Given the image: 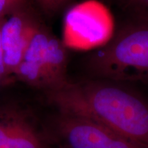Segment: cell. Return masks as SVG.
Masks as SVG:
<instances>
[{
	"label": "cell",
	"mask_w": 148,
	"mask_h": 148,
	"mask_svg": "<svg viewBox=\"0 0 148 148\" xmlns=\"http://www.w3.org/2000/svg\"><path fill=\"white\" fill-rule=\"evenodd\" d=\"M96 78L120 82H148V18L133 17L88 57Z\"/></svg>",
	"instance_id": "cell-2"
},
{
	"label": "cell",
	"mask_w": 148,
	"mask_h": 148,
	"mask_svg": "<svg viewBox=\"0 0 148 148\" xmlns=\"http://www.w3.org/2000/svg\"><path fill=\"white\" fill-rule=\"evenodd\" d=\"M0 148H55L47 125L14 103L0 104Z\"/></svg>",
	"instance_id": "cell-5"
},
{
	"label": "cell",
	"mask_w": 148,
	"mask_h": 148,
	"mask_svg": "<svg viewBox=\"0 0 148 148\" xmlns=\"http://www.w3.org/2000/svg\"><path fill=\"white\" fill-rule=\"evenodd\" d=\"M134 17L148 18V0H124Z\"/></svg>",
	"instance_id": "cell-8"
},
{
	"label": "cell",
	"mask_w": 148,
	"mask_h": 148,
	"mask_svg": "<svg viewBox=\"0 0 148 148\" xmlns=\"http://www.w3.org/2000/svg\"><path fill=\"white\" fill-rule=\"evenodd\" d=\"M71 0H52V10L58 9Z\"/></svg>",
	"instance_id": "cell-12"
},
{
	"label": "cell",
	"mask_w": 148,
	"mask_h": 148,
	"mask_svg": "<svg viewBox=\"0 0 148 148\" xmlns=\"http://www.w3.org/2000/svg\"><path fill=\"white\" fill-rule=\"evenodd\" d=\"M25 0H0V19L21 8Z\"/></svg>",
	"instance_id": "cell-9"
},
{
	"label": "cell",
	"mask_w": 148,
	"mask_h": 148,
	"mask_svg": "<svg viewBox=\"0 0 148 148\" xmlns=\"http://www.w3.org/2000/svg\"><path fill=\"white\" fill-rule=\"evenodd\" d=\"M38 27L20 9L11 13L8 19L3 20L1 27V40L7 74L15 73Z\"/></svg>",
	"instance_id": "cell-6"
},
{
	"label": "cell",
	"mask_w": 148,
	"mask_h": 148,
	"mask_svg": "<svg viewBox=\"0 0 148 148\" xmlns=\"http://www.w3.org/2000/svg\"><path fill=\"white\" fill-rule=\"evenodd\" d=\"M111 28L110 14L104 5L88 0L67 12L62 42L66 47L78 49L103 45L111 37Z\"/></svg>",
	"instance_id": "cell-4"
},
{
	"label": "cell",
	"mask_w": 148,
	"mask_h": 148,
	"mask_svg": "<svg viewBox=\"0 0 148 148\" xmlns=\"http://www.w3.org/2000/svg\"><path fill=\"white\" fill-rule=\"evenodd\" d=\"M45 93L57 111L93 120L148 148V99L126 83L95 78Z\"/></svg>",
	"instance_id": "cell-1"
},
{
	"label": "cell",
	"mask_w": 148,
	"mask_h": 148,
	"mask_svg": "<svg viewBox=\"0 0 148 148\" xmlns=\"http://www.w3.org/2000/svg\"><path fill=\"white\" fill-rule=\"evenodd\" d=\"M46 125L55 148H144L93 120L60 111Z\"/></svg>",
	"instance_id": "cell-3"
},
{
	"label": "cell",
	"mask_w": 148,
	"mask_h": 148,
	"mask_svg": "<svg viewBox=\"0 0 148 148\" xmlns=\"http://www.w3.org/2000/svg\"><path fill=\"white\" fill-rule=\"evenodd\" d=\"M3 20H4V18L0 19V78L3 77L7 74L6 71H5L4 60H3V51L1 40V27Z\"/></svg>",
	"instance_id": "cell-10"
},
{
	"label": "cell",
	"mask_w": 148,
	"mask_h": 148,
	"mask_svg": "<svg viewBox=\"0 0 148 148\" xmlns=\"http://www.w3.org/2000/svg\"><path fill=\"white\" fill-rule=\"evenodd\" d=\"M43 8L52 10V0H37Z\"/></svg>",
	"instance_id": "cell-11"
},
{
	"label": "cell",
	"mask_w": 148,
	"mask_h": 148,
	"mask_svg": "<svg viewBox=\"0 0 148 148\" xmlns=\"http://www.w3.org/2000/svg\"><path fill=\"white\" fill-rule=\"evenodd\" d=\"M50 36L51 35L47 31H43L38 27L27 46L23 60L22 61L40 69L42 72L45 77V92L48 89L45 62Z\"/></svg>",
	"instance_id": "cell-7"
}]
</instances>
